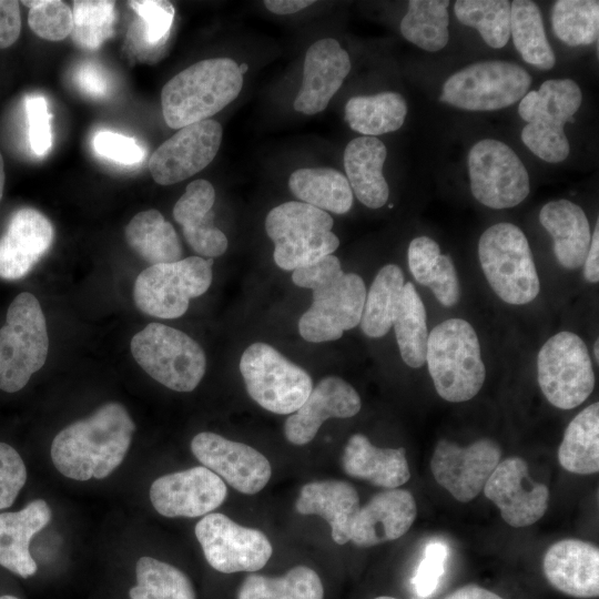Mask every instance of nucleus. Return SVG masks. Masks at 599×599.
<instances>
[{
	"mask_svg": "<svg viewBox=\"0 0 599 599\" xmlns=\"http://www.w3.org/2000/svg\"><path fill=\"white\" fill-rule=\"evenodd\" d=\"M548 582L558 591L575 598L599 596V549L580 539L552 544L542 560Z\"/></svg>",
	"mask_w": 599,
	"mask_h": 599,
	"instance_id": "24",
	"label": "nucleus"
},
{
	"mask_svg": "<svg viewBox=\"0 0 599 599\" xmlns=\"http://www.w3.org/2000/svg\"><path fill=\"white\" fill-rule=\"evenodd\" d=\"M510 35L525 62L541 70L555 65L556 57L546 37L541 11L535 2L515 0L510 3Z\"/></svg>",
	"mask_w": 599,
	"mask_h": 599,
	"instance_id": "38",
	"label": "nucleus"
},
{
	"mask_svg": "<svg viewBox=\"0 0 599 599\" xmlns=\"http://www.w3.org/2000/svg\"><path fill=\"white\" fill-rule=\"evenodd\" d=\"M598 339H596L595 344H593V356H595V359L596 362L598 363L599 361V351H598Z\"/></svg>",
	"mask_w": 599,
	"mask_h": 599,
	"instance_id": "60",
	"label": "nucleus"
},
{
	"mask_svg": "<svg viewBox=\"0 0 599 599\" xmlns=\"http://www.w3.org/2000/svg\"><path fill=\"white\" fill-rule=\"evenodd\" d=\"M448 548L439 540L427 544L422 560L410 580L414 593L420 599L429 598L438 588L446 570Z\"/></svg>",
	"mask_w": 599,
	"mask_h": 599,
	"instance_id": "46",
	"label": "nucleus"
},
{
	"mask_svg": "<svg viewBox=\"0 0 599 599\" xmlns=\"http://www.w3.org/2000/svg\"><path fill=\"white\" fill-rule=\"evenodd\" d=\"M114 1L77 0L73 2L72 40L81 48L99 49L113 32Z\"/></svg>",
	"mask_w": 599,
	"mask_h": 599,
	"instance_id": "44",
	"label": "nucleus"
},
{
	"mask_svg": "<svg viewBox=\"0 0 599 599\" xmlns=\"http://www.w3.org/2000/svg\"><path fill=\"white\" fill-rule=\"evenodd\" d=\"M500 457L499 445L489 438L467 447L441 439L434 449L430 470L435 480L456 500L469 502L484 489Z\"/></svg>",
	"mask_w": 599,
	"mask_h": 599,
	"instance_id": "16",
	"label": "nucleus"
},
{
	"mask_svg": "<svg viewBox=\"0 0 599 599\" xmlns=\"http://www.w3.org/2000/svg\"><path fill=\"white\" fill-rule=\"evenodd\" d=\"M49 351L47 322L37 297L18 294L0 328V389L16 393L42 368Z\"/></svg>",
	"mask_w": 599,
	"mask_h": 599,
	"instance_id": "6",
	"label": "nucleus"
},
{
	"mask_svg": "<svg viewBox=\"0 0 599 599\" xmlns=\"http://www.w3.org/2000/svg\"><path fill=\"white\" fill-rule=\"evenodd\" d=\"M362 407L358 393L346 380L328 376L312 388L302 406L284 424L286 439L294 445H305L317 434L328 418H349Z\"/></svg>",
	"mask_w": 599,
	"mask_h": 599,
	"instance_id": "23",
	"label": "nucleus"
},
{
	"mask_svg": "<svg viewBox=\"0 0 599 599\" xmlns=\"http://www.w3.org/2000/svg\"><path fill=\"white\" fill-rule=\"evenodd\" d=\"M319 576L307 566H296L284 576L248 575L242 582L237 599H323Z\"/></svg>",
	"mask_w": 599,
	"mask_h": 599,
	"instance_id": "39",
	"label": "nucleus"
},
{
	"mask_svg": "<svg viewBox=\"0 0 599 599\" xmlns=\"http://www.w3.org/2000/svg\"><path fill=\"white\" fill-rule=\"evenodd\" d=\"M240 372L252 399L274 414H293L313 388L305 369L265 343H254L244 351Z\"/></svg>",
	"mask_w": 599,
	"mask_h": 599,
	"instance_id": "10",
	"label": "nucleus"
},
{
	"mask_svg": "<svg viewBox=\"0 0 599 599\" xmlns=\"http://www.w3.org/2000/svg\"><path fill=\"white\" fill-rule=\"evenodd\" d=\"M439 255L438 243L429 236H418L409 243L408 266L417 283L427 286Z\"/></svg>",
	"mask_w": 599,
	"mask_h": 599,
	"instance_id": "52",
	"label": "nucleus"
},
{
	"mask_svg": "<svg viewBox=\"0 0 599 599\" xmlns=\"http://www.w3.org/2000/svg\"><path fill=\"white\" fill-rule=\"evenodd\" d=\"M195 536L210 566L224 573L260 570L273 552L262 531L220 512L205 515L195 526Z\"/></svg>",
	"mask_w": 599,
	"mask_h": 599,
	"instance_id": "15",
	"label": "nucleus"
},
{
	"mask_svg": "<svg viewBox=\"0 0 599 599\" xmlns=\"http://www.w3.org/2000/svg\"><path fill=\"white\" fill-rule=\"evenodd\" d=\"M238 69H240V72H241L242 74H244L245 71H247V64L243 63V64L238 65Z\"/></svg>",
	"mask_w": 599,
	"mask_h": 599,
	"instance_id": "61",
	"label": "nucleus"
},
{
	"mask_svg": "<svg viewBox=\"0 0 599 599\" xmlns=\"http://www.w3.org/2000/svg\"><path fill=\"white\" fill-rule=\"evenodd\" d=\"M351 59L337 40L315 41L306 51L301 89L294 109L313 115L326 109L351 71Z\"/></svg>",
	"mask_w": 599,
	"mask_h": 599,
	"instance_id": "21",
	"label": "nucleus"
},
{
	"mask_svg": "<svg viewBox=\"0 0 599 599\" xmlns=\"http://www.w3.org/2000/svg\"><path fill=\"white\" fill-rule=\"evenodd\" d=\"M21 31L20 3L16 0H0V49L11 47Z\"/></svg>",
	"mask_w": 599,
	"mask_h": 599,
	"instance_id": "55",
	"label": "nucleus"
},
{
	"mask_svg": "<svg viewBox=\"0 0 599 599\" xmlns=\"http://www.w3.org/2000/svg\"><path fill=\"white\" fill-rule=\"evenodd\" d=\"M385 144L375 136L353 139L344 150L346 179L357 200L369 209L386 204L389 187L383 175Z\"/></svg>",
	"mask_w": 599,
	"mask_h": 599,
	"instance_id": "30",
	"label": "nucleus"
},
{
	"mask_svg": "<svg viewBox=\"0 0 599 599\" xmlns=\"http://www.w3.org/2000/svg\"><path fill=\"white\" fill-rule=\"evenodd\" d=\"M427 286L446 307H453L459 302L460 284L454 262L448 254L439 255Z\"/></svg>",
	"mask_w": 599,
	"mask_h": 599,
	"instance_id": "51",
	"label": "nucleus"
},
{
	"mask_svg": "<svg viewBox=\"0 0 599 599\" xmlns=\"http://www.w3.org/2000/svg\"><path fill=\"white\" fill-rule=\"evenodd\" d=\"M375 599H396V598L389 597V596H379V597H376Z\"/></svg>",
	"mask_w": 599,
	"mask_h": 599,
	"instance_id": "63",
	"label": "nucleus"
},
{
	"mask_svg": "<svg viewBox=\"0 0 599 599\" xmlns=\"http://www.w3.org/2000/svg\"><path fill=\"white\" fill-rule=\"evenodd\" d=\"M551 24L559 40L570 47L588 45L598 40L599 2L559 0L552 7Z\"/></svg>",
	"mask_w": 599,
	"mask_h": 599,
	"instance_id": "43",
	"label": "nucleus"
},
{
	"mask_svg": "<svg viewBox=\"0 0 599 599\" xmlns=\"http://www.w3.org/2000/svg\"><path fill=\"white\" fill-rule=\"evenodd\" d=\"M134 430L122 404H104L55 435L50 451L53 465L71 479L105 478L123 461Z\"/></svg>",
	"mask_w": 599,
	"mask_h": 599,
	"instance_id": "1",
	"label": "nucleus"
},
{
	"mask_svg": "<svg viewBox=\"0 0 599 599\" xmlns=\"http://www.w3.org/2000/svg\"><path fill=\"white\" fill-rule=\"evenodd\" d=\"M400 356L406 365L422 367L428 339L425 305L413 283L404 284L393 321Z\"/></svg>",
	"mask_w": 599,
	"mask_h": 599,
	"instance_id": "36",
	"label": "nucleus"
},
{
	"mask_svg": "<svg viewBox=\"0 0 599 599\" xmlns=\"http://www.w3.org/2000/svg\"><path fill=\"white\" fill-rule=\"evenodd\" d=\"M531 85L530 74L504 60H486L453 73L439 100L467 111H495L520 101Z\"/></svg>",
	"mask_w": 599,
	"mask_h": 599,
	"instance_id": "9",
	"label": "nucleus"
},
{
	"mask_svg": "<svg viewBox=\"0 0 599 599\" xmlns=\"http://www.w3.org/2000/svg\"><path fill=\"white\" fill-rule=\"evenodd\" d=\"M339 272H342L339 260L329 254L315 263L295 268L292 281L300 287L314 290Z\"/></svg>",
	"mask_w": 599,
	"mask_h": 599,
	"instance_id": "53",
	"label": "nucleus"
},
{
	"mask_svg": "<svg viewBox=\"0 0 599 599\" xmlns=\"http://www.w3.org/2000/svg\"><path fill=\"white\" fill-rule=\"evenodd\" d=\"M191 450L204 467L242 494L258 493L272 475L270 461L258 450L215 433L195 435Z\"/></svg>",
	"mask_w": 599,
	"mask_h": 599,
	"instance_id": "19",
	"label": "nucleus"
},
{
	"mask_svg": "<svg viewBox=\"0 0 599 599\" xmlns=\"http://www.w3.org/2000/svg\"><path fill=\"white\" fill-rule=\"evenodd\" d=\"M288 187L302 202L324 212L347 213L353 192L346 176L332 167H303L294 171Z\"/></svg>",
	"mask_w": 599,
	"mask_h": 599,
	"instance_id": "32",
	"label": "nucleus"
},
{
	"mask_svg": "<svg viewBox=\"0 0 599 599\" xmlns=\"http://www.w3.org/2000/svg\"><path fill=\"white\" fill-rule=\"evenodd\" d=\"M4 181H6L4 163H3L2 155L0 153V201H1L2 195H3Z\"/></svg>",
	"mask_w": 599,
	"mask_h": 599,
	"instance_id": "59",
	"label": "nucleus"
},
{
	"mask_svg": "<svg viewBox=\"0 0 599 599\" xmlns=\"http://www.w3.org/2000/svg\"><path fill=\"white\" fill-rule=\"evenodd\" d=\"M302 515H317L331 526L332 538L338 545L351 540L352 526L359 511V497L347 481L321 480L304 485L295 502Z\"/></svg>",
	"mask_w": 599,
	"mask_h": 599,
	"instance_id": "27",
	"label": "nucleus"
},
{
	"mask_svg": "<svg viewBox=\"0 0 599 599\" xmlns=\"http://www.w3.org/2000/svg\"><path fill=\"white\" fill-rule=\"evenodd\" d=\"M458 21L475 28L494 49L506 45L510 37V2L507 0H458L454 4Z\"/></svg>",
	"mask_w": 599,
	"mask_h": 599,
	"instance_id": "42",
	"label": "nucleus"
},
{
	"mask_svg": "<svg viewBox=\"0 0 599 599\" xmlns=\"http://www.w3.org/2000/svg\"><path fill=\"white\" fill-rule=\"evenodd\" d=\"M583 276L590 283L599 282V226L591 235L590 246L583 262Z\"/></svg>",
	"mask_w": 599,
	"mask_h": 599,
	"instance_id": "56",
	"label": "nucleus"
},
{
	"mask_svg": "<svg viewBox=\"0 0 599 599\" xmlns=\"http://www.w3.org/2000/svg\"><path fill=\"white\" fill-rule=\"evenodd\" d=\"M51 515L43 499L19 511L0 514V566L22 578L33 576L38 567L29 550L30 541L49 524Z\"/></svg>",
	"mask_w": 599,
	"mask_h": 599,
	"instance_id": "28",
	"label": "nucleus"
},
{
	"mask_svg": "<svg viewBox=\"0 0 599 599\" xmlns=\"http://www.w3.org/2000/svg\"><path fill=\"white\" fill-rule=\"evenodd\" d=\"M0 599H19V598L11 595H3V596H0Z\"/></svg>",
	"mask_w": 599,
	"mask_h": 599,
	"instance_id": "62",
	"label": "nucleus"
},
{
	"mask_svg": "<svg viewBox=\"0 0 599 599\" xmlns=\"http://www.w3.org/2000/svg\"><path fill=\"white\" fill-rule=\"evenodd\" d=\"M478 257L488 284L504 302L524 305L539 294L532 253L517 225L497 223L488 227L479 237Z\"/></svg>",
	"mask_w": 599,
	"mask_h": 599,
	"instance_id": "5",
	"label": "nucleus"
},
{
	"mask_svg": "<svg viewBox=\"0 0 599 599\" xmlns=\"http://www.w3.org/2000/svg\"><path fill=\"white\" fill-rule=\"evenodd\" d=\"M243 74L230 58L201 60L171 78L162 88L165 123L181 129L210 119L235 100Z\"/></svg>",
	"mask_w": 599,
	"mask_h": 599,
	"instance_id": "2",
	"label": "nucleus"
},
{
	"mask_svg": "<svg viewBox=\"0 0 599 599\" xmlns=\"http://www.w3.org/2000/svg\"><path fill=\"white\" fill-rule=\"evenodd\" d=\"M483 490L499 509L504 521L514 528L537 522L549 504L548 487L535 481L527 463L517 456L500 460Z\"/></svg>",
	"mask_w": 599,
	"mask_h": 599,
	"instance_id": "18",
	"label": "nucleus"
},
{
	"mask_svg": "<svg viewBox=\"0 0 599 599\" xmlns=\"http://www.w3.org/2000/svg\"><path fill=\"white\" fill-rule=\"evenodd\" d=\"M21 3L30 8L28 23L38 37L49 41H60L71 34L73 14L63 1L24 0Z\"/></svg>",
	"mask_w": 599,
	"mask_h": 599,
	"instance_id": "45",
	"label": "nucleus"
},
{
	"mask_svg": "<svg viewBox=\"0 0 599 599\" xmlns=\"http://www.w3.org/2000/svg\"><path fill=\"white\" fill-rule=\"evenodd\" d=\"M136 585L130 599H195L189 577L176 567L152 557H141L135 567Z\"/></svg>",
	"mask_w": 599,
	"mask_h": 599,
	"instance_id": "41",
	"label": "nucleus"
},
{
	"mask_svg": "<svg viewBox=\"0 0 599 599\" xmlns=\"http://www.w3.org/2000/svg\"><path fill=\"white\" fill-rule=\"evenodd\" d=\"M74 81L82 92L91 97L102 98L110 90L109 77L100 65L93 62L80 64L75 69Z\"/></svg>",
	"mask_w": 599,
	"mask_h": 599,
	"instance_id": "54",
	"label": "nucleus"
},
{
	"mask_svg": "<svg viewBox=\"0 0 599 599\" xmlns=\"http://www.w3.org/2000/svg\"><path fill=\"white\" fill-rule=\"evenodd\" d=\"M52 241L53 227L45 215L33 207L17 210L0 237V278L24 277L49 251Z\"/></svg>",
	"mask_w": 599,
	"mask_h": 599,
	"instance_id": "22",
	"label": "nucleus"
},
{
	"mask_svg": "<svg viewBox=\"0 0 599 599\" xmlns=\"http://www.w3.org/2000/svg\"><path fill=\"white\" fill-rule=\"evenodd\" d=\"M214 201L213 185L206 180H195L187 184L173 207V217L182 226L187 244L209 258L221 256L229 244L225 234L213 224Z\"/></svg>",
	"mask_w": 599,
	"mask_h": 599,
	"instance_id": "26",
	"label": "nucleus"
},
{
	"mask_svg": "<svg viewBox=\"0 0 599 599\" xmlns=\"http://www.w3.org/2000/svg\"><path fill=\"white\" fill-rule=\"evenodd\" d=\"M27 481V469L19 453L0 443V509L10 507Z\"/></svg>",
	"mask_w": 599,
	"mask_h": 599,
	"instance_id": "48",
	"label": "nucleus"
},
{
	"mask_svg": "<svg viewBox=\"0 0 599 599\" xmlns=\"http://www.w3.org/2000/svg\"><path fill=\"white\" fill-rule=\"evenodd\" d=\"M344 471L386 489L406 484L410 478L405 448H379L363 434L347 440L342 456Z\"/></svg>",
	"mask_w": 599,
	"mask_h": 599,
	"instance_id": "29",
	"label": "nucleus"
},
{
	"mask_svg": "<svg viewBox=\"0 0 599 599\" xmlns=\"http://www.w3.org/2000/svg\"><path fill=\"white\" fill-rule=\"evenodd\" d=\"M416 515V501L408 490L380 491L359 508L349 541L358 547H372L396 540L409 530Z\"/></svg>",
	"mask_w": 599,
	"mask_h": 599,
	"instance_id": "25",
	"label": "nucleus"
},
{
	"mask_svg": "<svg viewBox=\"0 0 599 599\" xmlns=\"http://www.w3.org/2000/svg\"><path fill=\"white\" fill-rule=\"evenodd\" d=\"M227 488L222 478L204 466L167 474L150 488L154 509L164 517H200L220 507Z\"/></svg>",
	"mask_w": 599,
	"mask_h": 599,
	"instance_id": "20",
	"label": "nucleus"
},
{
	"mask_svg": "<svg viewBox=\"0 0 599 599\" xmlns=\"http://www.w3.org/2000/svg\"><path fill=\"white\" fill-rule=\"evenodd\" d=\"M93 149L99 155L123 164L139 163L144 156L143 149L133 138L113 131L98 132Z\"/></svg>",
	"mask_w": 599,
	"mask_h": 599,
	"instance_id": "50",
	"label": "nucleus"
},
{
	"mask_svg": "<svg viewBox=\"0 0 599 599\" xmlns=\"http://www.w3.org/2000/svg\"><path fill=\"white\" fill-rule=\"evenodd\" d=\"M425 362L437 394L450 403L471 399L486 379L478 336L463 318L446 319L432 329Z\"/></svg>",
	"mask_w": 599,
	"mask_h": 599,
	"instance_id": "3",
	"label": "nucleus"
},
{
	"mask_svg": "<svg viewBox=\"0 0 599 599\" xmlns=\"http://www.w3.org/2000/svg\"><path fill=\"white\" fill-rule=\"evenodd\" d=\"M212 258L190 256L169 264L150 265L136 277L133 298L150 316L177 318L190 300L204 294L212 283Z\"/></svg>",
	"mask_w": 599,
	"mask_h": 599,
	"instance_id": "11",
	"label": "nucleus"
},
{
	"mask_svg": "<svg viewBox=\"0 0 599 599\" xmlns=\"http://www.w3.org/2000/svg\"><path fill=\"white\" fill-rule=\"evenodd\" d=\"M538 384L547 400L560 409L581 405L595 387V372L580 336L564 331L551 336L537 357Z\"/></svg>",
	"mask_w": 599,
	"mask_h": 599,
	"instance_id": "12",
	"label": "nucleus"
},
{
	"mask_svg": "<svg viewBox=\"0 0 599 599\" xmlns=\"http://www.w3.org/2000/svg\"><path fill=\"white\" fill-rule=\"evenodd\" d=\"M312 291L313 302L298 321L305 341H336L359 324L367 293L359 275L342 271Z\"/></svg>",
	"mask_w": 599,
	"mask_h": 599,
	"instance_id": "14",
	"label": "nucleus"
},
{
	"mask_svg": "<svg viewBox=\"0 0 599 599\" xmlns=\"http://www.w3.org/2000/svg\"><path fill=\"white\" fill-rule=\"evenodd\" d=\"M129 246L151 265L181 260L182 246L172 224L158 210L138 213L125 227Z\"/></svg>",
	"mask_w": 599,
	"mask_h": 599,
	"instance_id": "33",
	"label": "nucleus"
},
{
	"mask_svg": "<svg viewBox=\"0 0 599 599\" xmlns=\"http://www.w3.org/2000/svg\"><path fill=\"white\" fill-rule=\"evenodd\" d=\"M404 284V274L399 266L387 264L378 271L366 293L359 322L366 336L379 338L389 332Z\"/></svg>",
	"mask_w": 599,
	"mask_h": 599,
	"instance_id": "37",
	"label": "nucleus"
},
{
	"mask_svg": "<svg viewBox=\"0 0 599 599\" xmlns=\"http://www.w3.org/2000/svg\"><path fill=\"white\" fill-rule=\"evenodd\" d=\"M444 599H504L499 595L476 585L460 587Z\"/></svg>",
	"mask_w": 599,
	"mask_h": 599,
	"instance_id": "57",
	"label": "nucleus"
},
{
	"mask_svg": "<svg viewBox=\"0 0 599 599\" xmlns=\"http://www.w3.org/2000/svg\"><path fill=\"white\" fill-rule=\"evenodd\" d=\"M129 4L143 22L145 42L152 47L164 43L174 19L172 3L163 0H138L130 1Z\"/></svg>",
	"mask_w": 599,
	"mask_h": 599,
	"instance_id": "47",
	"label": "nucleus"
},
{
	"mask_svg": "<svg viewBox=\"0 0 599 599\" xmlns=\"http://www.w3.org/2000/svg\"><path fill=\"white\" fill-rule=\"evenodd\" d=\"M315 1L309 0H266L264 6L275 14H292L298 12Z\"/></svg>",
	"mask_w": 599,
	"mask_h": 599,
	"instance_id": "58",
	"label": "nucleus"
},
{
	"mask_svg": "<svg viewBox=\"0 0 599 599\" xmlns=\"http://www.w3.org/2000/svg\"><path fill=\"white\" fill-rule=\"evenodd\" d=\"M407 115V103L398 92L355 95L345 105L349 128L363 136H376L398 130Z\"/></svg>",
	"mask_w": 599,
	"mask_h": 599,
	"instance_id": "35",
	"label": "nucleus"
},
{
	"mask_svg": "<svg viewBox=\"0 0 599 599\" xmlns=\"http://www.w3.org/2000/svg\"><path fill=\"white\" fill-rule=\"evenodd\" d=\"M470 191L483 205L502 210L521 203L530 192L527 169L514 150L495 139H483L468 153Z\"/></svg>",
	"mask_w": 599,
	"mask_h": 599,
	"instance_id": "13",
	"label": "nucleus"
},
{
	"mask_svg": "<svg viewBox=\"0 0 599 599\" xmlns=\"http://www.w3.org/2000/svg\"><path fill=\"white\" fill-rule=\"evenodd\" d=\"M447 0H410L400 22L403 37L429 52L444 49L449 40Z\"/></svg>",
	"mask_w": 599,
	"mask_h": 599,
	"instance_id": "40",
	"label": "nucleus"
},
{
	"mask_svg": "<svg viewBox=\"0 0 599 599\" xmlns=\"http://www.w3.org/2000/svg\"><path fill=\"white\" fill-rule=\"evenodd\" d=\"M333 217L309 204L298 201L273 207L265 219V231L274 242L273 257L285 271L309 265L339 246L331 231Z\"/></svg>",
	"mask_w": 599,
	"mask_h": 599,
	"instance_id": "7",
	"label": "nucleus"
},
{
	"mask_svg": "<svg viewBox=\"0 0 599 599\" xmlns=\"http://www.w3.org/2000/svg\"><path fill=\"white\" fill-rule=\"evenodd\" d=\"M558 461L569 473L591 475L599 470V404L578 413L568 424L558 448Z\"/></svg>",
	"mask_w": 599,
	"mask_h": 599,
	"instance_id": "34",
	"label": "nucleus"
},
{
	"mask_svg": "<svg viewBox=\"0 0 599 599\" xmlns=\"http://www.w3.org/2000/svg\"><path fill=\"white\" fill-rule=\"evenodd\" d=\"M26 113L29 123V142L31 150L38 156L45 155L52 143L51 115L44 97L29 94L24 100Z\"/></svg>",
	"mask_w": 599,
	"mask_h": 599,
	"instance_id": "49",
	"label": "nucleus"
},
{
	"mask_svg": "<svg viewBox=\"0 0 599 599\" xmlns=\"http://www.w3.org/2000/svg\"><path fill=\"white\" fill-rule=\"evenodd\" d=\"M130 347L143 370L172 390L192 392L204 376V351L176 328L151 323L132 337Z\"/></svg>",
	"mask_w": 599,
	"mask_h": 599,
	"instance_id": "8",
	"label": "nucleus"
},
{
	"mask_svg": "<svg viewBox=\"0 0 599 599\" xmlns=\"http://www.w3.org/2000/svg\"><path fill=\"white\" fill-rule=\"evenodd\" d=\"M582 101L579 85L571 79H550L520 100L518 113L527 122L521 141L539 159L565 161L570 152L565 124L573 122Z\"/></svg>",
	"mask_w": 599,
	"mask_h": 599,
	"instance_id": "4",
	"label": "nucleus"
},
{
	"mask_svg": "<svg viewBox=\"0 0 599 599\" xmlns=\"http://www.w3.org/2000/svg\"><path fill=\"white\" fill-rule=\"evenodd\" d=\"M223 130L215 120H204L177 130L151 155L149 170L161 185H171L196 174L215 158Z\"/></svg>",
	"mask_w": 599,
	"mask_h": 599,
	"instance_id": "17",
	"label": "nucleus"
},
{
	"mask_svg": "<svg viewBox=\"0 0 599 599\" xmlns=\"http://www.w3.org/2000/svg\"><path fill=\"white\" fill-rule=\"evenodd\" d=\"M539 221L554 240L558 263L568 270L582 266L591 241L583 210L568 200L550 201L541 207Z\"/></svg>",
	"mask_w": 599,
	"mask_h": 599,
	"instance_id": "31",
	"label": "nucleus"
}]
</instances>
